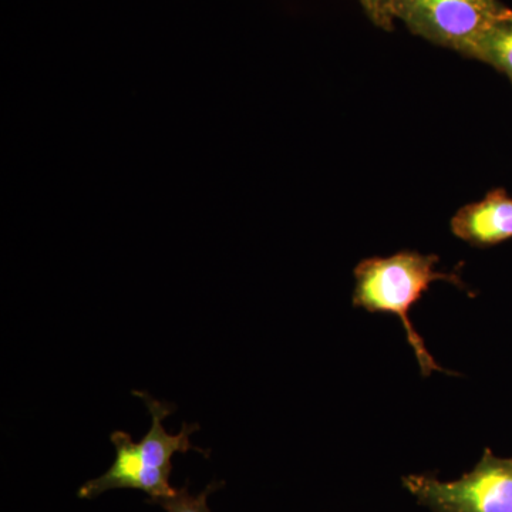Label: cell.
<instances>
[{
  "instance_id": "1",
  "label": "cell",
  "mask_w": 512,
  "mask_h": 512,
  "mask_svg": "<svg viewBox=\"0 0 512 512\" xmlns=\"http://www.w3.org/2000/svg\"><path fill=\"white\" fill-rule=\"evenodd\" d=\"M146 404L151 414V427L140 443L131 439L126 431H113L111 443L116 448V458L106 473L86 481L77 491L79 498L93 500L113 490H138L150 497V503L171 497L177 488L171 487L170 474L173 470L171 458L177 453L198 451L208 457L210 451L192 446L190 437L201 429L198 423H183L180 433L168 434L163 421L175 412V406L160 402L147 392H133Z\"/></svg>"
},
{
  "instance_id": "2",
  "label": "cell",
  "mask_w": 512,
  "mask_h": 512,
  "mask_svg": "<svg viewBox=\"0 0 512 512\" xmlns=\"http://www.w3.org/2000/svg\"><path fill=\"white\" fill-rule=\"evenodd\" d=\"M437 255H423L420 252L402 251L387 258L363 259L355 269L356 286L353 305L367 312L393 313L402 320L407 342L412 346L421 376L429 377L433 372L447 373L436 362L412 320L410 309L429 291L436 281H446L467 289L457 274L436 271Z\"/></svg>"
},
{
  "instance_id": "3",
  "label": "cell",
  "mask_w": 512,
  "mask_h": 512,
  "mask_svg": "<svg viewBox=\"0 0 512 512\" xmlns=\"http://www.w3.org/2000/svg\"><path fill=\"white\" fill-rule=\"evenodd\" d=\"M403 485L431 512H512V458L497 457L490 448L458 480L412 474L403 478Z\"/></svg>"
},
{
  "instance_id": "4",
  "label": "cell",
  "mask_w": 512,
  "mask_h": 512,
  "mask_svg": "<svg viewBox=\"0 0 512 512\" xmlns=\"http://www.w3.org/2000/svg\"><path fill=\"white\" fill-rule=\"evenodd\" d=\"M390 9L414 35L468 56L507 8L498 0H392Z\"/></svg>"
},
{
  "instance_id": "5",
  "label": "cell",
  "mask_w": 512,
  "mask_h": 512,
  "mask_svg": "<svg viewBox=\"0 0 512 512\" xmlns=\"http://www.w3.org/2000/svg\"><path fill=\"white\" fill-rule=\"evenodd\" d=\"M451 231L473 247L485 248L512 238V198L504 190L488 192L483 200L458 210Z\"/></svg>"
},
{
  "instance_id": "6",
  "label": "cell",
  "mask_w": 512,
  "mask_h": 512,
  "mask_svg": "<svg viewBox=\"0 0 512 512\" xmlns=\"http://www.w3.org/2000/svg\"><path fill=\"white\" fill-rule=\"evenodd\" d=\"M468 57L490 64L507 74L512 83V10L505 9L478 37Z\"/></svg>"
},
{
  "instance_id": "7",
  "label": "cell",
  "mask_w": 512,
  "mask_h": 512,
  "mask_svg": "<svg viewBox=\"0 0 512 512\" xmlns=\"http://www.w3.org/2000/svg\"><path fill=\"white\" fill-rule=\"evenodd\" d=\"M224 487V481H211L200 494H191L190 487L177 488L171 497L161 498L153 504L160 505L165 512H212L208 507V497Z\"/></svg>"
},
{
  "instance_id": "8",
  "label": "cell",
  "mask_w": 512,
  "mask_h": 512,
  "mask_svg": "<svg viewBox=\"0 0 512 512\" xmlns=\"http://www.w3.org/2000/svg\"><path fill=\"white\" fill-rule=\"evenodd\" d=\"M369 19L383 30H393L392 0H359Z\"/></svg>"
}]
</instances>
